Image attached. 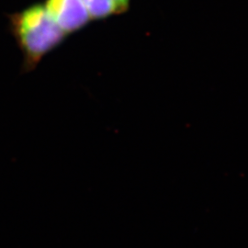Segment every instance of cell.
<instances>
[{"mask_svg": "<svg viewBox=\"0 0 248 248\" xmlns=\"http://www.w3.org/2000/svg\"><path fill=\"white\" fill-rule=\"evenodd\" d=\"M9 32L22 54L21 73L33 71L44 57L59 47L68 37L45 8L34 3L7 16Z\"/></svg>", "mask_w": 248, "mask_h": 248, "instance_id": "1", "label": "cell"}, {"mask_svg": "<svg viewBox=\"0 0 248 248\" xmlns=\"http://www.w3.org/2000/svg\"><path fill=\"white\" fill-rule=\"evenodd\" d=\"M54 22L67 36L83 30L92 21L82 0H45Z\"/></svg>", "mask_w": 248, "mask_h": 248, "instance_id": "2", "label": "cell"}, {"mask_svg": "<svg viewBox=\"0 0 248 248\" xmlns=\"http://www.w3.org/2000/svg\"><path fill=\"white\" fill-rule=\"evenodd\" d=\"M92 20H101L119 14L114 0H82Z\"/></svg>", "mask_w": 248, "mask_h": 248, "instance_id": "3", "label": "cell"}, {"mask_svg": "<svg viewBox=\"0 0 248 248\" xmlns=\"http://www.w3.org/2000/svg\"><path fill=\"white\" fill-rule=\"evenodd\" d=\"M114 1L117 5L119 14H121L128 9L131 0H114Z\"/></svg>", "mask_w": 248, "mask_h": 248, "instance_id": "4", "label": "cell"}]
</instances>
